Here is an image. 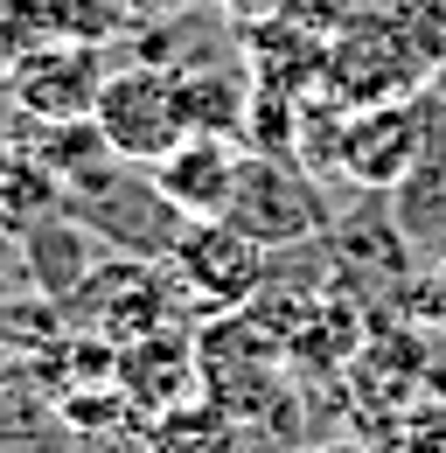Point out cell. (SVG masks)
<instances>
[{
	"instance_id": "1",
	"label": "cell",
	"mask_w": 446,
	"mask_h": 453,
	"mask_svg": "<svg viewBox=\"0 0 446 453\" xmlns=\"http://www.w3.org/2000/svg\"><path fill=\"white\" fill-rule=\"evenodd\" d=\"M63 210L91 230V237L126 244V258H167L174 237H181V224H188L161 196L154 174H119L112 161L91 168V174H77V181H63Z\"/></svg>"
},
{
	"instance_id": "2",
	"label": "cell",
	"mask_w": 446,
	"mask_h": 453,
	"mask_svg": "<svg viewBox=\"0 0 446 453\" xmlns=\"http://www.w3.org/2000/svg\"><path fill=\"white\" fill-rule=\"evenodd\" d=\"M223 217L244 230V237H258V244L273 251V244H300V237H314V230L328 224V203H321V188L293 168V161H279V154H265V147H244Z\"/></svg>"
},
{
	"instance_id": "3",
	"label": "cell",
	"mask_w": 446,
	"mask_h": 453,
	"mask_svg": "<svg viewBox=\"0 0 446 453\" xmlns=\"http://www.w3.org/2000/svg\"><path fill=\"white\" fill-rule=\"evenodd\" d=\"M98 133H105V147L119 161H140V168H154L161 154H174L181 140H188V112H181V77H167V70H119L105 77V91H98Z\"/></svg>"
},
{
	"instance_id": "4",
	"label": "cell",
	"mask_w": 446,
	"mask_h": 453,
	"mask_svg": "<svg viewBox=\"0 0 446 453\" xmlns=\"http://www.w3.org/2000/svg\"><path fill=\"white\" fill-rule=\"evenodd\" d=\"M167 265H174V280L188 286L196 300H210L223 314H230V307H251V300L265 293V273H273V265H265V244L244 237L230 217H196V224H181Z\"/></svg>"
},
{
	"instance_id": "5",
	"label": "cell",
	"mask_w": 446,
	"mask_h": 453,
	"mask_svg": "<svg viewBox=\"0 0 446 453\" xmlns=\"http://www.w3.org/2000/svg\"><path fill=\"white\" fill-rule=\"evenodd\" d=\"M7 91L28 119H91L105 70H98V42H35L28 57L7 70Z\"/></svg>"
},
{
	"instance_id": "6",
	"label": "cell",
	"mask_w": 446,
	"mask_h": 453,
	"mask_svg": "<svg viewBox=\"0 0 446 453\" xmlns=\"http://www.w3.org/2000/svg\"><path fill=\"white\" fill-rule=\"evenodd\" d=\"M237 161H244V140H230V133H188L174 154L154 161V181H161L167 203L196 224V217H223L230 181H237Z\"/></svg>"
},
{
	"instance_id": "7",
	"label": "cell",
	"mask_w": 446,
	"mask_h": 453,
	"mask_svg": "<svg viewBox=\"0 0 446 453\" xmlns=\"http://www.w3.org/2000/svg\"><path fill=\"white\" fill-rule=\"evenodd\" d=\"M342 168H356L363 181H397V174L411 168V112H384L356 119L349 133H342Z\"/></svg>"
},
{
	"instance_id": "8",
	"label": "cell",
	"mask_w": 446,
	"mask_h": 453,
	"mask_svg": "<svg viewBox=\"0 0 446 453\" xmlns=\"http://www.w3.org/2000/svg\"><path fill=\"white\" fill-rule=\"evenodd\" d=\"M42 21L63 42H105L119 28V0H42Z\"/></svg>"
},
{
	"instance_id": "9",
	"label": "cell",
	"mask_w": 446,
	"mask_h": 453,
	"mask_svg": "<svg viewBox=\"0 0 446 453\" xmlns=\"http://www.w3.org/2000/svg\"><path fill=\"white\" fill-rule=\"evenodd\" d=\"M328 453H356V447H328Z\"/></svg>"
}]
</instances>
